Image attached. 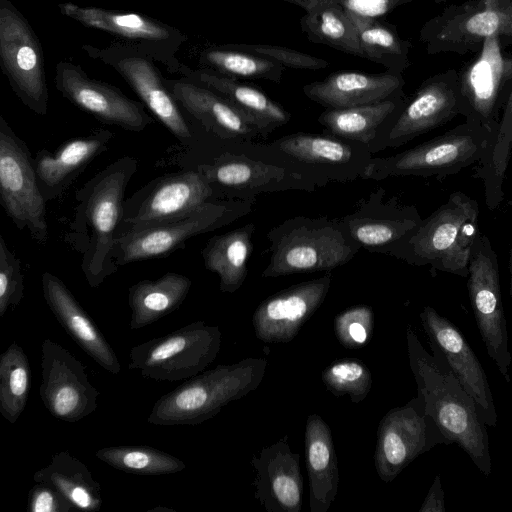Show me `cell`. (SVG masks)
I'll use <instances>...</instances> for the list:
<instances>
[{"mask_svg":"<svg viewBox=\"0 0 512 512\" xmlns=\"http://www.w3.org/2000/svg\"><path fill=\"white\" fill-rule=\"evenodd\" d=\"M420 320L430 347L446 361L464 389L474 399L486 425L495 427L497 411L487 375L459 329L433 307L425 306Z\"/></svg>","mask_w":512,"mask_h":512,"instance_id":"obj_22","label":"cell"},{"mask_svg":"<svg viewBox=\"0 0 512 512\" xmlns=\"http://www.w3.org/2000/svg\"><path fill=\"white\" fill-rule=\"evenodd\" d=\"M445 1H446V0H434V2H435V3H437V4L443 3V2H445Z\"/></svg>","mask_w":512,"mask_h":512,"instance_id":"obj_50","label":"cell"},{"mask_svg":"<svg viewBox=\"0 0 512 512\" xmlns=\"http://www.w3.org/2000/svg\"><path fill=\"white\" fill-rule=\"evenodd\" d=\"M33 479L59 491L77 509L88 512L101 509L99 483L87 466L68 451L54 454L49 464L35 472Z\"/></svg>","mask_w":512,"mask_h":512,"instance_id":"obj_36","label":"cell"},{"mask_svg":"<svg viewBox=\"0 0 512 512\" xmlns=\"http://www.w3.org/2000/svg\"><path fill=\"white\" fill-rule=\"evenodd\" d=\"M476 199L451 193L421 224L395 257L416 266L468 277L469 259L479 229Z\"/></svg>","mask_w":512,"mask_h":512,"instance_id":"obj_4","label":"cell"},{"mask_svg":"<svg viewBox=\"0 0 512 512\" xmlns=\"http://www.w3.org/2000/svg\"><path fill=\"white\" fill-rule=\"evenodd\" d=\"M300 27L313 43L364 58L356 30L340 3L325 2L309 8L300 20Z\"/></svg>","mask_w":512,"mask_h":512,"instance_id":"obj_39","label":"cell"},{"mask_svg":"<svg viewBox=\"0 0 512 512\" xmlns=\"http://www.w3.org/2000/svg\"><path fill=\"white\" fill-rule=\"evenodd\" d=\"M41 377L39 394L53 417L75 423L96 411L99 392L86 366L49 338L41 344Z\"/></svg>","mask_w":512,"mask_h":512,"instance_id":"obj_18","label":"cell"},{"mask_svg":"<svg viewBox=\"0 0 512 512\" xmlns=\"http://www.w3.org/2000/svg\"><path fill=\"white\" fill-rule=\"evenodd\" d=\"M489 132L478 123L466 121L428 141L398 154L372 158L363 170L364 179L391 176L446 177L477 164L482 158Z\"/></svg>","mask_w":512,"mask_h":512,"instance_id":"obj_6","label":"cell"},{"mask_svg":"<svg viewBox=\"0 0 512 512\" xmlns=\"http://www.w3.org/2000/svg\"><path fill=\"white\" fill-rule=\"evenodd\" d=\"M458 115V71L449 69L424 80L374 143L383 141L380 150L397 148Z\"/></svg>","mask_w":512,"mask_h":512,"instance_id":"obj_19","label":"cell"},{"mask_svg":"<svg viewBox=\"0 0 512 512\" xmlns=\"http://www.w3.org/2000/svg\"><path fill=\"white\" fill-rule=\"evenodd\" d=\"M0 200L6 215L38 244L49 239L46 200L37 179L34 158L25 142L0 116Z\"/></svg>","mask_w":512,"mask_h":512,"instance_id":"obj_11","label":"cell"},{"mask_svg":"<svg viewBox=\"0 0 512 512\" xmlns=\"http://www.w3.org/2000/svg\"><path fill=\"white\" fill-rule=\"evenodd\" d=\"M492 34L512 43V0H468L447 6L422 26L419 41L430 55H464L479 51Z\"/></svg>","mask_w":512,"mask_h":512,"instance_id":"obj_10","label":"cell"},{"mask_svg":"<svg viewBox=\"0 0 512 512\" xmlns=\"http://www.w3.org/2000/svg\"><path fill=\"white\" fill-rule=\"evenodd\" d=\"M256 471L255 498L268 512H300L303 477L300 455L293 453L287 436L264 447L252 458Z\"/></svg>","mask_w":512,"mask_h":512,"instance_id":"obj_24","label":"cell"},{"mask_svg":"<svg viewBox=\"0 0 512 512\" xmlns=\"http://www.w3.org/2000/svg\"><path fill=\"white\" fill-rule=\"evenodd\" d=\"M24 296V276L20 260L0 235V317L15 309Z\"/></svg>","mask_w":512,"mask_h":512,"instance_id":"obj_45","label":"cell"},{"mask_svg":"<svg viewBox=\"0 0 512 512\" xmlns=\"http://www.w3.org/2000/svg\"><path fill=\"white\" fill-rule=\"evenodd\" d=\"M379 189L353 213L341 218L350 238L361 248L393 256L408 242L422 222L415 206L393 198L383 202Z\"/></svg>","mask_w":512,"mask_h":512,"instance_id":"obj_21","label":"cell"},{"mask_svg":"<svg viewBox=\"0 0 512 512\" xmlns=\"http://www.w3.org/2000/svg\"><path fill=\"white\" fill-rule=\"evenodd\" d=\"M74 508L59 491L45 483L36 482L28 493L30 512H70Z\"/></svg>","mask_w":512,"mask_h":512,"instance_id":"obj_47","label":"cell"},{"mask_svg":"<svg viewBox=\"0 0 512 512\" xmlns=\"http://www.w3.org/2000/svg\"><path fill=\"white\" fill-rule=\"evenodd\" d=\"M213 188L197 169L151 180L124 201L116 239L191 212L209 201Z\"/></svg>","mask_w":512,"mask_h":512,"instance_id":"obj_14","label":"cell"},{"mask_svg":"<svg viewBox=\"0 0 512 512\" xmlns=\"http://www.w3.org/2000/svg\"><path fill=\"white\" fill-rule=\"evenodd\" d=\"M181 77L205 86L227 99L251 119L265 138L275 129L286 125L291 114L261 89L205 68H190L181 64Z\"/></svg>","mask_w":512,"mask_h":512,"instance_id":"obj_29","label":"cell"},{"mask_svg":"<svg viewBox=\"0 0 512 512\" xmlns=\"http://www.w3.org/2000/svg\"><path fill=\"white\" fill-rule=\"evenodd\" d=\"M512 156V88L504 105L498 127L477 163L474 177L484 185L485 204L490 211L504 200V182Z\"/></svg>","mask_w":512,"mask_h":512,"instance_id":"obj_38","label":"cell"},{"mask_svg":"<svg viewBox=\"0 0 512 512\" xmlns=\"http://www.w3.org/2000/svg\"><path fill=\"white\" fill-rule=\"evenodd\" d=\"M58 7L66 17L106 32L120 43L150 55L171 73H178L182 63L177 53L187 41V36L180 30L139 13L82 7L73 3H61Z\"/></svg>","mask_w":512,"mask_h":512,"instance_id":"obj_16","label":"cell"},{"mask_svg":"<svg viewBox=\"0 0 512 512\" xmlns=\"http://www.w3.org/2000/svg\"><path fill=\"white\" fill-rule=\"evenodd\" d=\"M138 160L125 155L100 170L75 193L74 214L64 241L81 255L80 267L91 288L117 271L111 253L123 215L126 188Z\"/></svg>","mask_w":512,"mask_h":512,"instance_id":"obj_1","label":"cell"},{"mask_svg":"<svg viewBox=\"0 0 512 512\" xmlns=\"http://www.w3.org/2000/svg\"><path fill=\"white\" fill-rule=\"evenodd\" d=\"M255 224L246 225L210 238L201 255L207 270L219 276V289L236 292L244 283L247 261L253 251Z\"/></svg>","mask_w":512,"mask_h":512,"instance_id":"obj_35","label":"cell"},{"mask_svg":"<svg viewBox=\"0 0 512 512\" xmlns=\"http://www.w3.org/2000/svg\"><path fill=\"white\" fill-rule=\"evenodd\" d=\"M445 443L417 396L402 407L391 409L379 422L374 454L378 476L392 481L415 458Z\"/></svg>","mask_w":512,"mask_h":512,"instance_id":"obj_17","label":"cell"},{"mask_svg":"<svg viewBox=\"0 0 512 512\" xmlns=\"http://www.w3.org/2000/svg\"><path fill=\"white\" fill-rule=\"evenodd\" d=\"M82 50L90 58L113 68L179 142L183 145L192 143L193 133L182 108L150 55L120 42L107 47L84 44Z\"/></svg>","mask_w":512,"mask_h":512,"instance_id":"obj_12","label":"cell"},{"mask_svg":"<svg viewBox=\"0 0 512 512\" xmlns=\"http://www.w3.org/2000/svg\"><path fill=\"white\" fill-rule=\"evenodd\" d=\"M31 384V367L15 341L0 355V413L14 424L24 411Z\"/></svg>","mask_w":512,"mask_h":512,"instance_id":"obj_42","label":"cell"},{"mask_svg":"<svg viewBox=\"0 0 512 512\" xmlns=\"http://www.w3.org/2000/svg\"><path fill=\"white\" fill-rule=\"evenodd\" d=\"M96 457L117 470L136 475H168L186 468L176 456L147 445L105 447L96 452Z\"/></svg>","mask_w":512,"mask_h":512,"instance_id":"obj_41","label":"cell"},{"mask_svg":"<svg viewBox=\"0 0 512 512\" xmlns=\"http://www.w3.org/2000/svg\"><path fill=\"white\" fill-rule=\"evenodd\" d=\"M332 275L304 281L263 300L255 309L252 325L256 337L267 344L293 340L324 302Z\"/></svg>","mask_w":512,"mask_h":512,"instance_id":"obj_23","label":"cell"},{"mask_svg":"<svg viewBox=\"0 0 512 512\" xmlns=\"http://www.w3.org/2000/svg\"><path fill=\"white\" fill-rule=\"evenodd\" d=\"M253 200L208 201L191 212L115 240L111 258L118 268L170 255L199 234L234 222L252 209Z\"/></svg>","mask_w":512,"mask_h":512,"instance_id":"obj_8","label":"cell"},{"mask_svg":"<svg viewBox=\"0 0 512 512\" xmlns=\"http://www.w3.org/2000/svg\"><path fill=\"white\" fill-rule=\"evenodd\" d=\"M267 239L271 256L263 278L330 272L349 262L360 249L341 220L327 217L288 219L271 229Z\"/></svg>","mask_w":512,"mask_h":512,"instance_id":"obj_5","label":"cell"},{"mask_svg":"<svg viewBox=\"0 0 512 512\" xmlns=\"http://www.w3.org/2000/svg\"><path fill=\"white\" fill-rule=\"evenodd\" d=\"M508 268L510 274V297L512 299V247L509 250Z\"/></svg>","mask_w":512,"mask_h":512,"instance_id":"obj_49","label":"cell"},{"mask_svg":"<svg viewBox=\"0 0 512 512\" xmlns=\"http://www.w3.org/2000/svg\"><path fill=\"white\" fill-rule=\"evenodd\" d=\"M346 13L356 30L365 59L399 74L411 65V42L401 38L394 25L348 8Z\"/></svg>","mask_w":512,"mask_h":512,"instance_id":"obj_37","label":"cell"},{"mask_svg":"<svg viewBox=\"0 0 512 512\" xmlns=\"http://www.w3.org/2000/svg\"><path fill=\"white\" fill-rule=\"evenodd\" d=\"M221 338L218 326L195 321L133 346L128 368L155 381L187 380L203 372L216 359Z\"/></svg>","mask_w":512,"mask_h":512,"instance_id":"obj_7","label":"cell"},{"mask_svg":"<svg viewBox=\"0 0 512 512\" xmlns=\"http://www.w3.org/2000/svg\"><path fill=\"white\" fill-rule=\"evenodd\" d=\"M231 47L271 59L285 68L319 70L329 62L292 48L264 44H229Z\"/></svg>","mask_w":512,"mask_h":512,"instance_id":"obj_46","label":"cell"},{"mask_svg":"<svg viewBox=\"0 0 512 512\" xmlns=\"http://www.w3.org/2000/svg\"><path fill=\"white\" fill-rule=\"evenodd\" d=\"M191 286L190 278L176 272H167L158 279L133 284L128 290L130 328H144L177 310Z\"/></svg>","mask_w":512,"mask_h":512,"instance_id":"obj_34","label":"cell"},{"mask_svg":"<svg viewBox=\"0 0 512 512\" xmlns=\"http://www.w3.org/2000/svg\"><path fill=\"white\" fill-rule=\"evenodd\" d=\"M41 283L46 304L61 327L101 368L119 374L115 351L65 283L50 272L42 274Z\"/></svg>","mask_w":512,"mask_h":512,"instance_id":"obj_26","label":"cell"},{"mask_svg":"<svg viewBox=\"0 0 512 512\" xmlns=\"http://www.w3.org/2000/svg\"><path fill=\"white\" fill-rule=\"evenodd\" d=\"M113 138L112 131L99 129L70 139L54 152L38 151L34 166L45 200H54L64 193L91 161L107 149Z\"/></svg>","mask_w":512,"mask_h":512,"instance_id":"obj_28","label":"cell"},{"mask_svg":"<svg viewBox=\"0 0 512 512\" xmlns=\"http://www.w3.org/2000/svg\"><path fill=\"white\" fill-rule=\"evenodd\" d=\"M510 45L499 34H492L476 55L458 71L460 115L478 123L493 137L512 88ZM487 142V143H488Z\"/></svg>","mask_w":512,"mask_h":512,"instance_id":"obj_9","label":"cell"},{"mask_svg":"<svg viewBox=\"0 0 512 512\" xmlns=\"http://www.w3.org/2000/svg\"><path fill=\"white\" fill-rule=\"evenodd\" d=\"M374 313L367 305H355L339 313L334 330L339 342L346 348L364 346L373 332Z\"/></svg>","mask_w":512,"mask_h":512,"instance_id":"obj_44","label":"cell"},{"mask_svg":"<svg viewBox=\"0 0 512 512\" xmlns=\"http://www.w3.org/2000/svg\"><path fill=\"white\" fill-rule=\"evenodd\" d=\"M321 378L326 389L340 397L348 395L351 402L366 398L372 387V374L357 358L339 359L322 370Z\"/></svg>","mask_w":512,"mask_h":512,"instance_id":"obj_43","label":"cell"},{"mask_svg":"<svg viewBox=\"0 0 512 512\" xmlns=\"http://www.w3.org/2000/svg\"><path fill=\"white\" fill-rule=\"evenodd\" d=\"M166 83L182 110L223 140L251 141L262 137L245 114L215 91L179 76Z\"/></svg>","mask_w":512,"mask_h":512,"instance_id":"obj_25","label":"cell"},{"mask_svg":"<svg viewBox=\"0 0 512 512\" xmlns=\"http://www.w3.org/2000/svg\"><path fill=\"white\" fill-rule=\"evenodd\" d=\"M268 362L246 358L218 365L187 379L161 396L147 418L158 426H194L216 416L230 402L254 391L261 383Z\"/></svg>","mask_w":512,"mask_h":512,"instance_id":"obj_3","label":"cell"},{"mask_svg":"<svg viewBox=\"0 0 512 512\" xmlns=\"http://www.w3.org/2000/svg\"><path fill=\"white\" fill-rule=\"evenodd\" d=\"M200 68L246 79L280 83L285 67L271 59L231 47L229 44L204 47L197 55Z\"/></svg>","mask_w":512,"mask_h":512,"instance_id":"obj_40","label":"cell"},{"mask_svg":"<svg viewBox=\"0 0 512 512\" xmlns=\"http://www.w3.org/2000/svg\"><path fill=\"white\" fill-rule=\"evenodd\" d=\"M54 81L64 98L105 124L142 132L154 122L142 102L128 98L113 85L91 78L80 65L60 61Z\"/></svg>","mask_w":512,"mask_h":512,"instance_id":"obj_20","label":"cell"},{"mask_svg":"<svg viewBox=\"0 0 512 512\" xmlns=\"http://www.w3.org/2000/svg\"><path fill=\"white\" fill-rule=\"evenodd\" d=\"M467 281L470 304L486 351L509 382L511 354L503 307L497 253L489 237L480 232L472 246Z\"/></svg>","mask_w":512,"mask_h":512,"instance_id":"obj_15","label":"cell"},{"mask_svg":"<svg viewBox=\"0 0 512 512\" xmlns=\"http://www.w3.org/2000/svg\"><path fill=\"white\" fill-rule=\"evenodd\" d=\"M444 491L441 476L436 475L419 512H445Z\"/></svg>","mask_w":512,"mask_h":512,"instance_id":"obj_48","label":"cell"},{"mask_svg":"<svg viewBox=\"0 0 512 512\" xmlns=\"http://www.w3.org/2000/svg\"><path fill=\"white\" fill-rule=\"evenodd\" d=\"M0 63L21 102L34 113L48 112V87L39 38L9 0H0Z\"/></svg>","mask_w":512,"mask_h":512,"instance_id":"obj_13","label":"cell"},{"mask_svg":"<svg viewBox=\"0 0 512 512\" xmlns=\"http://www.w3.org/2000/svg\"><path fill=\"white\" fill-rule=\"evenodd\" d=\"M284 155L303 163L337 172L340 166L360 163L364 166L372 159L369 146L346 141L332 135L295 133L268 144Z\"/></svg>","mask_w":512,"mask_h":512,"instance_id":"obj_32","label":"cell"},{"mask_svg":"<svg viewBox=\"0 0 512 512\" xmlns=\"http://www.w3.org/2000/svg\"><path fill=\"white\" fill-rule=\"evenodd\" d=\"M407 346L418 396L445 444H457L476 467L488 476L492 470L489 436L477 405L444 358L429 354L415 332L407 328Z\"/></svg>","mask_w":512,"mask_h":512,"instance_id":"obj_2","label":"cell"},{"mask_svg":"<svg viewBox=\"0 0 512 512\" xmlns=\"http://www.w3.org/2000/svg\"><path fill=\"white\" fill-rule=\"evenodd\" d=\"M208 182L214 187L255 193L297 186L299 174L282 167L250 160L243 156L223 155L210 164L198 165Z\"/></svg>","mask_w":512,"mask_h":512,"instance_id":"obj_31","label":"cell"},{"mask_svg":"<svg viewBox=\"0 0 512 512\" xmlns=\"http://www.w3.org/2000/svg\"><path fill=\"white\" fill-rule=\"evenodd\" d=\"M405 101V95L402 94L375 104L326 108L318 117V122L328 135L370 147Z\"/></svg>","mask_w":512,"mask_h":512,"instance_id":"obj_33","label":"cell"},{"mask_svg":"<svg viewBox=\"0 0 512 512\" xmlns=\"http://www.w3.org/2000/svg\"><path fill=\"white\" fill-rule=\"evenodd\" d=\"M405 85L402 74L366 73L362 71L342 70L328 75L325 79L314 81L303 87L310 100L325 108H350L375 104L404 94Z\"/></svg>","mask_w":512,"mask_h":512,"instance_id":"obj_27","label":"cell"},{"mask_svg":"<svg viewBox=\"0 0 512 512\" xmlns=\"http://www.w3.org/2000/svg\"><path fill=\"white\" fill-rule=\"evenodd\" d=\"M305 458L310 511L326 512L337 495L339 469L331 430L318 414L307 418Z\"/></svg>","mask_w":512,"mask_h":512,"instance_id":"obj_30","label":"cell"}]
</instances>
